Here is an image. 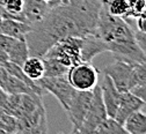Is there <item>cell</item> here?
I'll return each mask as SVG.
<instances>
[{"label":"cell","instance_id":"4","mask_svg":"<svg viewBox=\"0 0 146 134\" xmlns=\"http://www.w3.org/2000/svg\"><path fill=\"white\" fill-rule=\"evenodd\" d=\"M67 80L76 90H93L99 82V71L90 63H78L68 68Z\"/></svg>","mask_w":146,"mask_h":134},{"label":"cell","instance_id":"5","mask_svg":"<svg viewBox=\"0 0 146 134\" xmlns=\"http://www.w3.org/2000/svg\"><path fill=\"white\" fill-rule=\"evenodd\" d=\"M43 90L52 94L57 101L60 103L64 110L67 109L72 97L74 96L76 89L71 86V83L67 80V76L60 75V76H42L40 80L36 81Z\"/></svg>","mask_w":146,"mask_h":134},{"label":"cell","instance_id":"8","mask_svg":"<svg viewBox=\"0 0 146 134\" xmlns=\"http://www.w3.org/2000/svg\"><path fill=\"white\" fill-rule=\"evenodd\" d=\"M133 67L135 65L115 59L104 67L103 73L110 76L115 87L121 92H124L133 88Z\"/></svg>","mask_w":146,"mask_h":134},{"label":"cell","instance_id":"14","mask_svg":"<svg viewBox=\"0 0 146 134\" xmlns=\"http://www.w3.org/2000/svg\"><path fill=\"white\" fill-rule=\"evenodd\" d=\"M31 30V26L27 22L13 20V18H1L0 31L13 38H23Z\"/></svg>","mask_w":146,"mask_h":134},{"label":"cell","instance_id":"24","mask_svg":"<svg viewBox=\"0 0 146 134\" xmlns=\"http://www.w3.org/2000/svg\"><path fill=\"white\" fill-rule=\"evenodd\" d=\"M131 91L146 103V79L143 80L140 83H138L136 87H133L131 89Z\"/></svg>","mask_w":146,"mask_h":134},{"label":"cell","instance_id":"15","mask_svg":"<svg viewBox=\"0 0 146 134\" xmlns=\"http://www.w3.org/2000/svg\"><path fill=\"white\" fill-rule=\"evenodd\" d=\"M8 54V61L14 63L19 66H22L25 60L30 55L29 54V48L27 44L26 38H16L14 41L11 50L7 52Z\"/></svg>","mask_w":146,"mask_h":134},{"label":"cell","instance_id":"27","mask_svg":"<svg viewBox=\"0 0 146 134\" xmlns=\"http://www.w3.org/2000/svg\"><path fill=\"white\" fill-rule=\"evenodd\" d=\"M7 101H8V94L6 91H4L3 89H0V110L5 111Z\"/></svg>","mask_w":146,"mask_h":134},{"label":"cell","instance_id":"6","mask_svg":"<svg viewBox=\"0 0 146 134\" xmlns=\"http://www.w3.org/2000/svg\"><path fill=\"white\" fill-rule=\"evenodd\" d=\"M108 117L107 110L102 100V92H101V87L96 84L93 88V96L92 101H90L88 111L86 113V117L82 121L81 127L79 128L78 133L81 134H89L94 133L98 126Z\"/></svg>","mask_w":146,"mask_h":134},{"label":"cell","instance_id":"12","mask_svg":"<svg viewBox=\"0 0 146 134\" xmlns=\"http://www.w3.org/2000/svg\"><path fill=\"white\" fill-rule=\"evenodd\" d=\"M108 51L107 44L98 35L81 37V61L90 63L100 53Z\"/></svg>","mask_w":146,"mask_h":134},{"label":"cell","instance_id":"9","mask_svg":"<svg viewBox=\"0 0 146 134\" xmlns=\"http://www.w3.org/2000/svg\"><path fill=\"white\" fill-rule=\"evenodd\" d=\"M17 132L19 133H46V114L44 105L38 108L33 113L23 118L17 119Z\"/></svg>","mask_w":146,"mask_h":134},{"label":"cell","instance_id":"1","mask_svg":"<svg viewBox=\"0 0 146 134\" xmlns=\"http://www.w3.org/2000/svg\"><path fill=\"white\" fill-rule=\"evenodd\" d=\"M101 0H70L49 11L43 20L25 36L29 54L42 57L60 40L67 37L96 35Z\"/></svg>","mask_w":146,"mask_h":134},{"label":"cell","instance_id":"2","mask_svg":"<svg viewBox=\"0 0 146 134\" xmlns=\"http://www.w3.org/2000/svg\"><path fill=\"white\" fill-rule=\"evenodd\" d=\"M96 35L107 44L108 51L118 45L136 41L135 30L130 23L121 16L111 15L103 3L98 17Z\"/></svg>","mask_w":146,"mask_h":134},{"label":"cell","instance_id":"3","mask_svg":"<svg viewBox=\"0 0 146 134\" xmlns=\"http://www.w3.org/2000/svg\"><path fill=\"white\" fill-rule=\"evenodd\" d=\"M43 57L54 58L67 67L81 63V37H67L56 42Z\"/></svg>","mask_w":146,"mask_h":134},{"label":"cell","instance_id":"17","mask_svg":"<svg viewBox=\"0 0 146 134\" xmlns=\"http://www.w3.org/2000/svg\"><path fill=\"white\" fill-rule=\"evenodd\" d=\"M126 133L129 134H146V113L136 111L123 124Z\"/></svg>","mask_w":146,"mask_h":134},{"label":"cell","instance_id":"16","mask_svg":"<svg viewBox=\"0 0 146 134\" xmlns=\"http://www.w3.org/2000/svg\"><path fill=\"white\" fill-rule=\"evenodd\" d=\"M21 67H22L23 73L30 80H33L35 82L40 80L44 75V64H43L42 58H40V57L29 55L25 60V63L22 64Z\"/></svg>","mask_w":146,"mask_h":134},{"label":"cell","instance_id":"19","mask_svg":"<svg viewBox=\"0 0 146 134\" xmlns=\"http://www.w3.org/2000/svg\"><path fill=\"white\" fill-rule=\"evenodd\" d=\"M94 133L99 134H126L124 126L118 123L114 117H107L95 129Z\"/></svg>","mask_w":146,"mask_h":134},{"label":"cell","instance_id":"20","mask_svg":"<svg viewBox=\"0 0 146 134\" xmlns=\"http://www.w3.org/2000/svg\"><path fill=\"white\" fill-rule=\"evenodd\" d=\"M101 1L106 5L107 11L115 16H121L125 18L130 11L127 0H101Z\"/></svg>","mask_w":146,"mask_h":134},{"label":"cell","instance_id":"26","mask_svg":"<svg viewBox=\"0 0 146 134\" xmlns=\"http://www.w3.org/2000/svg\"><path fill=\"white\" fill-rule=\"evenodd\" d=\"M136 29H137V31H140V32H145L146 34V17H144V16L137 17Z\"/></svg>","mask_w":146,"mask_h":134},{"label":"cell","instance_id":"7","mask_svg":"<svg viewBox=\"0 0 146 134\" xmlns=\"http://www.w3.org/2000/svg\"><path fill=\"white\" fill-rule=\"evenodd\" d=\"M93 96V90H77L74 96L72 97L67 109L65 110L68 119L72 124V133H78L86 117L90 101Z\"/></svg>","mask_w":146,"mask_h":134},{"label":"cell","instance_id":"30","mask_svg":"<svg viewBox=\"0 0 146 134\" xmlns=\"http://www.w3.org/2000/svg\"><path fill=\"white\" fill-rule=\"evenodd\" d=\"M43 1H45V3H48V1H49V0H43Z\"/></svg>","mask_w":146,"mask_h":134},{"label":"cell","instance_id":"28","mask_svg":"<svg viewBox=\"0 0 146 134\" xmlns=\"http://www.w3.org/2000/svg\"><path fill=\"white\" fill-rule=\"evenodd\" d=\"M68 3H70V0H49L48 5L50 6V8H53L60 5H67Z\"/></svg>","mask_w":146,"mask_h":134},{"label":"cell","instance_id":"11","mask_svg":"<svg viewBox=\"0 0 146 134\" xmlns=\"http://www.w3.org/2000/svg\"><path fill=\"white\" fill-rule=\"evenodd\" d=\"M100 87H101L102 100L107 110L108 117H115V113L117 111L119 100H121V91L115 87L110 76L107 74H104L102 84Z\"/></svg>","mask_w":146,"mask_h":134},{"label":"cell","instance_id":"21","mask_svg":"<svg viewBox=\"0 0 146 134\" xmlns=\"http://www.w3.org/2000/svg\"><path fill=\"white\" fill-rule=\"evenodd\" d=\"M127 3H129V6H130V11L124 20H126V18L139 17L143 9L146 6V0H127Z\"/></svg>","mask_w":146,"mask_h":134},{"label":"cell","instance_id":"23","mask_svg":"<svg viewBox=\"0 0 146 134\" xmlns=\"http://www.w3.org/2000/svg\"><path fill=\"white\" fill-rule=\"evenodd\" d=\"M16 38H13L11 36H7L3 32H0V50H3L5 52H8L14 43Z\"/></svg>","mask_w":146,"mask_h":134},{"label":"cell","instance_id":"13","mask_svg":"<svg viewBox=\"0 0 146 134\" xmlns=\"http://www.w3.org/2000/svg\"><path fill=\"white\" fill-rule=\"evenodd\" d=\"M50 6L43 0H25L23 5V15L26 22L31 27L38 24L50 11Z\"/></svg>","mask_w":146,"mask_h":134},{"label":"cell","instance_id":"18","mask_svg":"<svg viewBox=\"0 0 146 134\" xmlns=\"http://www.w3.org/2000/svg\"><path fill=\"white\" fill-rule=\"evenodd\" d=\"M44 64V75L43 76H60L67 74V71L70 67L63 65L60 61H58L54 58H48L43 57L42 58Z\"/></svg>","mask_w":146,"mask_h":134},{"label":"cell","instance_id":"31","mask_svg":"<svg viewBox=\"0 0 146 134\" xmlns=\"http://www.w3.org/2000/svg\"><path fill=\"white\" fill-rule=\"evenodd\" d=\"M0 89H1V88H0Z\"/></svg>","mask_w":146,"mask_h":134},{"label":"cell","instance_id":"10","mask_svg":"<svg viewBox=\"0 0 146 134\" xmlns=\"http://www.w3.org/2000/svg\"><path fill=\"white\" fill-rule=\"evenodd\" d=\"M145 102L140 100L138 96L130 90V91H124L121 92V100L117 108V111L115 113V119L121 123L122 125L125 123V120L129 118L132 113L136 111H139L144 106Z\"/></svg>","mask_w":146,"mask_h":134},{"label":"cell","instance_id":"22","mask_svg":"<svg viewBox=\"0 0 146 134\" xmlns=\"http://www.w3.org/2000/svg\"><path fill=\"white\" fill-rule=\"evenodd\" d=\"M146 79V60L133 67V87Z\"/></svg>","mask_w":146,"mask_h":134},{"label":"cell","instance_id":"25","mask_svg":"<svg viewBox=\"0 0 146 134\" xmlns=\"http://www.w3.org/2000/svg\"><path fill=\"white\" fill-rule=\"evenodd\" d=\"M135 37H136V41H137L138 45H139V46L141 48V50L146 53V34L135 30Z\"/></svg>","mask_w":146,"mask_h":134},{"label":"cell","instance_id":"29","mask_svg":"<svg viewBox=\"0 0 146 134\" xmlns=\"http://www.w3.org/2000/svg\"><path fill=\"white\" fill-rule=\"evenodd\" d=\"M7 61H8V54H7V52L0 50V66H3Z\"/></svg>","mask_w":146,"mask_h":134}]
</instances>
